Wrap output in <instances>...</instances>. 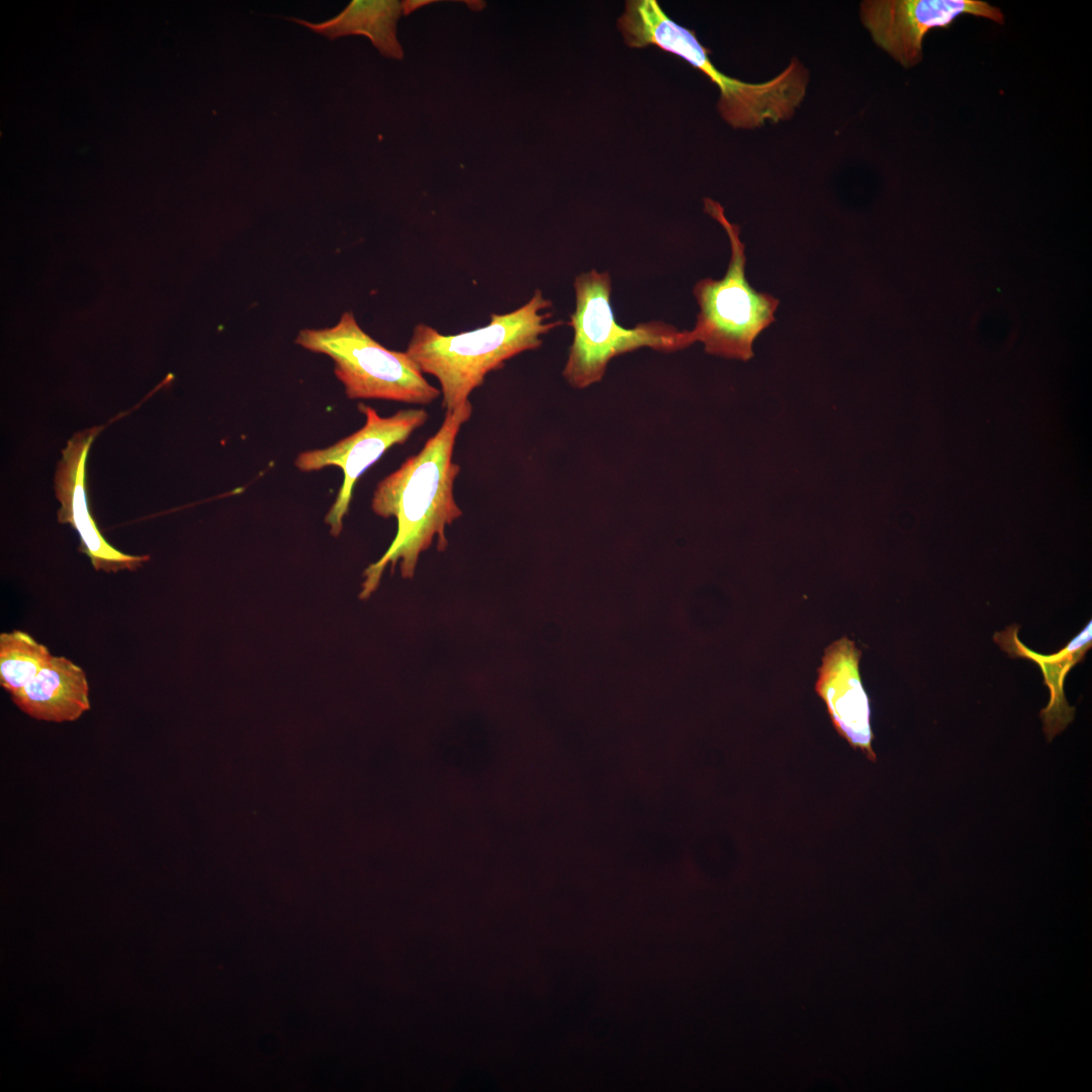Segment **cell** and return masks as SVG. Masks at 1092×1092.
<instances>
[{
	"label": "cell",
	"instance_id": "1",
	"mask_svg": "<svg viewBox=\"0 0 1092 1092\" xmlns=\"http://www.w3.org/2000/svg\"><path fill=\"white\" fill-rule=\"evenodd\" d=\"M472 410L469 401L445 413L441 427L423 449L378 482L371 508L379 517L395 518L397 531L385 553L364 570L360 599L366 600L376 590L388 564L393 572L400 562L401 576L413 578L421 553L431 547L435 537L439 551L447 548L445 529L462 516L454 497L460 466L453 461V451Z\"/></svg>",
	"mask_w": 1092,
	"mask_h": 1092
},
{
	"label": "cell",
	"instance_id": "2",
	"mask_svg": "<svg viewBox=\"0 0 1092 1092\" xmlns=\"http://www.w3.org/2000/svg\"><path fill=\"white\" fill-rule=\"evenodd\" d=\"M617 25L628 47H656L704 73L718 87V111L733 128L754 129L767 121L788 120L806 96L810 74L799 59L793 58L781 73L764 82L730 77L713 64L710 50L695 30L669 18L656 0L626 1Z\"/></svg>",
	"mask_w": 1092,
	"mask_h": 1092
},
{
	"label": "cell",
	"instance_id": "3",
	"mask_svg": "<svg viewBox=\"0 0 1092 1092\" xmlns=\"http://www.w3.org/2000/svg\"><path fill=\"white\" fill-rule=\"evenodd\" d=\"M549 299L537 289L528 302L507 313H492L485 327L456 335H443L418 324L404 351L423 373L435 376L441 387L442 407L454 412L469 402L470 393L485 376L505 362L542 345V336L562 325L548 322Z\"/></svg>",
	"mask_w": 1092,
	"mask_h": 1092
},
{
	"label": "cell",
	"instance_id": "4",
	"mask_svg": "<svg viewBox=\"0 0 1092 1092\" xmlns=\"http://www.w3.org/2000/svg\"><path fill=\"white\" fill-rule=\"evenodd\" d=\"M704 209L725 230L731 256L723 278L696 283L693 292L700 311L690 338L693 344L703 343L710 355L747 361L753 357L757 337L776 321L780 301L749 284L739 225L729 221L724 207L711 198L704 199Z\"/></svg>",
	"mask_w": 1092,
	"mask_h": 1092
},
{
	"label": "cell",
	"instance_id": "5",
	"mask_svg": "<svg viewBox=\"0 0 1092 1092\" xmlns=\"http://www.w3.org/2000/svg\"><path fill=\"white\" fill-rule=\"evenodd\" d=\"M573 286L575 310L568 323L573 342L563 376L575 388L600 381L610 360L618 355L643 347L674 352L693 345L689 331L660 321L640 323L632 329L620 326L610 302L612 282L608 272L593 269L581 273Z\"/></svg>",
	"mask_w": 1092,
	"mask_h": 1092
},
{
	"label": "cell",
	"instance_id": "6",
	"mask_svg": "<svg viewBox=\"0 0 1092 1092\" xmlns=\"http://www.w3.org/2000/svg\"><path fill=\"white\" fill-rule=\"evenodd\" d=\"M295 343L332 358L335 375L351 399L428 405L441 395L405 352L388 350L376 342L351 311L343 312L333 327L299 331Z\"/></svg>",
	"mask_w": 1092,
	"mask_h": 1092
},
{
	"label": "cell",
	"instance_id": "7",
	"mask_svg": "<svg viewBox=\"0 0 1092 1092\" xmlns=\"http://www.w3.org/2000/svg\"><path fill=\"white\" fill-rule=\"evenodd\" d=\"M358 408L366 418L361 429L327 448L301 452L295 459V466L305 472L328 466L342 469L341 488L325 518L335 537L342 531L358 478L390 447L402 445L429 418L424 408L400 410L390 417H380L363 403Z\"/></svg>",
	"mask_w": 1092,
	"mask_h": 1092
},
{
	"label": "cell",
	"instance_id": "8",
	"mask_svg": "<svg viewBox=\"0 0 1092 1092\" xmlns=\"http://www.w3.org/2000/svg\"><path fill=\"white\" fill-rule=\"evenodd\" d=\"M963 14L1004 23L999 8L980 0H866L859 4L861 23L875 43L907 69L921 62L928 31L948 28Z\"/></svg>",
	"mask_w": 1092,
	"mask_h": 1092
},
{
	"label": "cell",
	"instance_id": "9",
	"mask_svg": "<svg viewBox=\"0 0 1092 1092\" xmlns=\"http://www.w3.org/2000/svg\"><path fill=\"white\" fill-rule=\"evenodd\" d=\"M92 428L69 440L55 475V491L61 504L58 521L71 525L79 534L80 551L89 557L96 570L117 572L135 570L149 555H130L111 546L98 530L89 511L86 491V461L89 448L99 432Z\"/></svg>",
	"mask_w": 1092,
	"mask_h": 1092
},
{
	"label": "cell",
	"instance_id": "10",
	"mask_svg": "<svg viewBox=\"0 0 1092 1092\" xmlns=\"http://www.w3.org/2000/svg\"><path fill=\"white\" fill-rule=\"evenodd\" d=\"M860 657L854 641L845 636L833 641L824 650L815 692L824 702L837 734L874 762L877 755L873 749L871 705L860 677Z\"/></svg>",
	"mask_w": 1092,
	"mask_h": 1092
},
{
	"label": "cell",
	"instance_id": "11",
	"mask_svg": "<svg viewBox=\"0 0 1092 1092\" xmlns=\"http://www.w3.org/2000/svg\"><path fill=\"white\" fill-rule=\"evenodd\" d=\"M89 686L82 667L65 656L53 655L37 675L11 695L28 716L48 722H71L89 710Z\"/></svg>",
	"mask_w": 1092,
	"mask_h": 1092
},
{
	"label": "cell",
	"instance_id": "12",
	"mask_svg": "<svg viewBox=\"0 0 1092 1092\" xmlns=\"http://www.w3.org/2000/svg\"><path fill=\"white\" fill-rule=\"evenodd\" d=\"M1018 629L1017 625H1011L1004 631L995 633L994 641L1009 656L1030 659L1040 667L1044 685L1050 691V701L1040 711L1039 717L1042 720L1044 735L1051 741L1074 720L1075 708L1071 707L1066 700L1064 682L1070 669L1082 661L1091 648L1092 624L1089 621L1067 646L1049 655L1036 653L1026 647L1018 639Z\"/></svg>",
	"mask_w": 1092,
	"mask_h": 1092
},
{
	"label": "cell",
	"instance_id": "13",
	"mask_svg": "<svg viewBox=\"0 0 1092 1092\" xmlns=\"http://www.w3.org/2000/svg\"><path fill=\"white\" fill-rule=\"evenodd\" d=\"M401 13V2L396 0H352L338 15L323 22L289 19L330 39L367 36L381 55L399 60L403 52L396 37V22Z\"/></svg>",
	"mask_w": 1092,
	"mask_h": 1092
},
{
	"label": "cell",
	"instance_id": "14",
	"mask_svg": "<svg viewBox=\"0 0 1092 1092\" xmlns=\"http://www.w3.org/2000/svg\"><path fill=\"white\" fill-rule=\"evenodd\" d=\"M48 647L20 630L0 634V685L10 696L32 680L52 658Z\"/></svg>",
	"mask_w": 1092,
	"mask_h": 1092
}]
</instances>
